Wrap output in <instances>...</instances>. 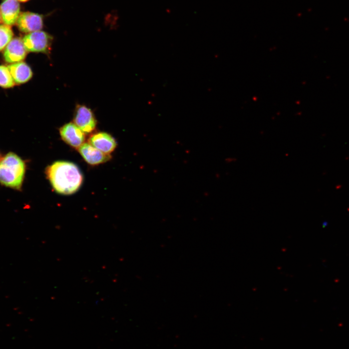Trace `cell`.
Wrapping results in <instances>:
<instances>
[{"label":"cell","mask_w":349,"mask_h":349,"mask_svg":"<svg viewBox=\"0 0 349 349\" xmlns=\"http://www.w3.org/2000/svg\"><path fill=\"white\" fill-rule=\"evenodd\" d=\"M46 174L55 190L63 194L75 192L82 182L79 168L70 162L56 161L47 168Z\"/></svg>","instance_id":"cell-1"},{"label":"cell","mask_w":349,"mask_h":349,"mask_svg":"<svg viewBox=\"0 0 349 349\" xmlns=\"http://www.w3.org/2000/svg\"><path fill=\"white\" fill-rule=\"evenodd\" d=\"M25 171V164L22 159L13 152H9L0 159V183L19 190L22 186Z\"/></svg>","instance_id":"cell-2"},{"label":"cell","mask_w":349,"mask_h":349,"mask_svg":"<svg viewBox=\"0 0 349 349\" xmlns=\"http://www.w3.org/2000/svg\"><path fill=\"white\" fill-rule=\"evenodd\" d=\"M22 40L27 51L48 54L53 38L45 32L38 31L28 33Z\"/></svg>","instance_id":"cell-3"},{"label":"cell","mask_w":349,"mask_h":349,"mask_svg":"<svg viewBox=\"0 0 349 349\" xmlns=\"http://www.w3.org/2000/svg\"><path fill=\"white\" fill-rule=\"evenodd\" d=\"M73 123L84 133L92 132L96 126V120L93 112L91 109L83 105H77Z\"/></svg>","instance_id":"cell-4"},{"label":"cell","mask_w":349,"mask_h":349,"mask_svg":"<svg viewBox=\"0 0 349 349\" xmlns=\"http://www.w3.org/2000/svg\"><path fill=\"white\" fill-rule=\"evenodd\" d=\"M18 29L25 33L40 31L43 26L42 16L36 13L25 12L21 13L16 21Z\"/></svg>","instance_id":"cell-5"},{"label":"cell","mask_w":349,"mask_h":349,"mask_svg":"<svg viewBox=\"0 0 349 349\" xmlns=\"http://www.w3.org/2000/svg\"><path fill=\"white\" fill-rule=\"evenodd\" d=\"M62 139L70 146L79 148L85 141L84 133L74 123L69 122L60 129Z\"/></svg>","instance_id":"cell-6"},{"label":"cell","mask_w":349,"mask_h":349,"mask_svg":"<svg viewBox=\"0 0 349 349\" xmlns=\"http://www.w3.org/2000/svg\"><path fill=\"white\" fill-rule=\"evenodd\" d=\"M27 51L23 40L17 37L13 38L5 48L3 52L4 60L13 63L22 62L26 56Z\"/></svg>","instance_id":"cell-7"},{"label":"cell","mask_w":349,"mask_h":349,"mask_svg":"<svg viewBox=\"0 0 349 349\" xmlns=\"http://www.w3.org/2000/svg\"><path fill=\"white\" fill-rule=\"evenodd\" d=\"M1 19L5 25L11 26L16 22L20 13L17 0H3L0 6Z\"/></svg>","instance_id":"cell-8"},{"label":"cell","mask_w":349,"mask_h":349,"mask_svg":"<svg viewBox=\"0 0 349 349\" xmlns=\"http://www.w3.org/2000/svg\"><path fill=\"white\" fill-rule=\"evenodd\" d=\"M79 151L85 160L90 164L96 165L106 162L111 156L92 146L89 143H84L79 148Z\"/></svg>","instance_id":"cell-9"},{"label":"cell","mask_w":349,"mask_h":349,"mask_svg":"<svg viewBox=\"0 0 349 349\" xmlns=\"http://www.w3.org/2000/svg\"><path fill=\"white\" fill-rule=\"evenodd\" d=\"M89 142L95 148L107 154L112 152L117 144L115 139L111 135L102 132L92 135Z\"/></svg>","instance_id":"cell-10"},{"label":"cell","mask_w":349,"mask_h":349,"mask_svg":"<svg viewBox=\"0 0 349 349\" xmlns=\"http://www.w3.org/2000/svg\"><path fill=\"white\" fill-rule=\"evenodd\" d=\"M8 68L14 79L17 84L24 83L32 77V71L30 66L26 63L20 62L8 65Z\"/></svg>","instance_id":"cell-11"},{"label":"cell","mask_w":349,"mask_h":349,"mask_svg":"<svg viewBox=\"0 0 349 349\" xmlns=\"http://www.w3.org/2000/svg\"><path fill=\"white\" fill-rule=\"evenodd\" d=\"M15 81L8 67L0 65V87L3 88L13 87Z\"/></svg>","instance_id":"cell-12"},{"label":"cell","mask_w":349,"mask_h":349,"mask_svg":"<svg viewBox=\"0 0 349 349\" xmlns=\"http://www.w3.org/2000/svg\"><path fill=\"white\" fill-rule=\"evenodd\" d=\"M13 32L10 26L0 25V51L4 48L13 37Z\"/></svg>","instance_id":"cell-13"},{"label":"cell","mask_w":349,"mask_h":349,"mask_svg":"<svg viewBox=\"0 0 349 349\" xmlns=\"http://www.w3.org/2000/svg\"><path fill=\"white\" fill-rule=\"evenodd\" d=\"M17 0L19 1H21V2H26V1H28L29 0Z\"/></svg>","instance_id":"cell-14"},{"label":"cell","mask_w":349,"mask_h":349,"mask_svg":"<svg viewBox=\"0 0 349 349\" xmlns=\"http://www.w3.org/2000/svg\"><path fill=\"white\" fill-rule=\"evenodd\" d=\"M1 18V13H0V21Z\"/></svg>","instance_id":"cell-15"}]
</instances>
